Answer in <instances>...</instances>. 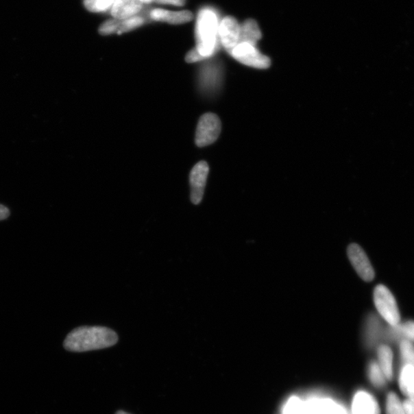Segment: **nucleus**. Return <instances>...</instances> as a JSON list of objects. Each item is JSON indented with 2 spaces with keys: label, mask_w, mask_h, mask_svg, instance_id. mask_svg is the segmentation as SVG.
Wrapping results in <instances>:
<instances>
[{
  "label": "nucleus",
  "mask_w": 414,
  "mask_h": 414,
  "mask_svg": "<svg viewBox=\"0 0 414 414\" xmlns=\"http://www.w3.org/2000/svg\"><path fill=\"white\" fill-rule=\"evenodd\" d=\"M119 341L113 330L100 326H83L71 332L64 341L67 351L85 352L112 347Z\"/></svg>",
  "instance_id": "obj_1"
},
{
  "label": "nucleus",
  "mask_w": 414,
  "mask_h": 414,
  "mask_svg": "<svg viewBox=\"0 0 414 414\" xmlns=\"http://www.w3.org/2000/svg\"><path fill=\"white\" fill-rule=\"evenodd\" d=\"M219 25L215 11L209 8L199 11L196 29V49L204 59H207L215 53L219 36Z\"/></svg>",
  "instance_id": "obj_2"
},
{
  "label": "nucleus",
  "mask_w": 414,
  "mask_h": 414,
  "mask_svg": "<svg viewBox=\"0 0 414 414\" xmlns=\"http://www.w3.org/2000/svg\"><path fill=\"white\" fill-rule=\"evenodd\" d=\"M374 301L379 315L391 327L400 324V315L391 291L383 284H378L374 292Z\"/></svg>",
  "instance_id": "obj_3"
},
{
  "label": "nucleus",
  "mask_w": 414,
  "mask_h": 414,
  "mask_svg": "<svg viewBox=\"0 0 414 414\" xmlns=\"http://www.w3.org/2000/svg\"><path fill=\"white\" fill-rule=\"evenodd\" d=\"M230 55L245 66L258 69H267L271 66L269 58L260 53L255 45L247 42L239 43Z\"/></svg>",
  "instance_id": "obj_4"
},
{
  "label": "nucleus",
  "mask_w": 414,
  "mask_h": 414,
  "mask_svg": "<svg viewBox=\"0 0 414 414\" xmlns=\"http://www.w3.org/2000/svg\"><path fill=\"white\" fill-rule=\"evenodd\" d=\"M221 132V121L218 116L206 113L200 118L196 132V145L204 147L215 143Z\"/></svg>",
  "instance_id": "obj_5"
},
{
  "label": "nucleus",
  "mask_w": 414,
  "mask_h": 414,
  "mask_svg": "<svg viewBox=\"0 0 414 414\" xmlns=\"http://www.w3.org/2000/svg\"><path fill=\"white\" fill-rule=\"evenodd\" d=\"M304 402V414H348L344 406L328 397L313 395Z\"/></svg>",
  "instance_id": "obj_6"
},
{
  "label": "nucleus",
  "mask_w": 414,
  "mask_h": 414,
  "mask_svg": "<svg viewBox=\"0 0 414 414\" xmlns=\"http://www.w3.org/2000/svg\"><path fill=\"white\" fill-rule=\"evenodd\" d=\"M348 256L361 279L365 282H372L375 276L374 271L365 251L358 245L352 244L348 249Z\"/></svg>",
  "instance_id": "obj_7"
},
{
  "label": "nucleus",
  "mask_w": 414,
  "mask_h": 414,
  "mask_svg": "<svg viewBox=\"0 0 414 414\" xmlns=\"http://www.w3.org/2000/svg\"><path fill=\"white\" fill-rule=\"evenodd\" d=\"M209 171V166L206 161H200V162L193 167L191 171L190 175L191 187V199L193 204L197 205L203 199Z\"/></svg>",
  "instance_id": "obj_8"
},
{
  "label": "nucleus",
  "mask_w": 414,
  "mask_h": 414,
  "mask_svg": "<svg viewBox=\"0 0 414 414\" xmlns=\"http://www.w3.org/2000/svg\"><path fill=\"white\" fill-rule=\"evenodd\" d=\"M218 35L223 47L230 53L241 42V25L234 17H225L219 23Z\"/></svg>",
  "instance_id": "obj_9"
},
{
  "label": "nucleus",
  "mask_w": 414,
  "mask_h": 414,
  "mask_svg": "<svg viewBox=\"0 0 414 414\" xmlns=\"http://www.w3.org/2000/svg\"><path fill=\"white\" fill-rule=\"evenodd\" d=\"M352 414H380L377 400L370 393L358 391L354 394L352 404Z\"/></svg>",
  "instance_id": "obj_10"
},
{
  "label": "nucleus",
  "mask_w": 414,
  "mask_h": 414,
  "mask_svg": "<svg viewBox=\"0 0 414 414\" xmlns=\"http://www.w3.org/2000/svg\"><path fill=\"white\" fill-rule=\"evenodd\" d=\"M150 17L154 21L166 22L173 25L186 23L193 19L192 12L188 10L171 12L161 9L152 10Z\"/></svg>",
  "instance_id": "obj_11"
},
{
  "label": "nucleus",
  "mask_w": 414,
  "mask_h": 414,
  "mask_svg": "<svg viewBox=\"0 0 414 414\" xmlns=\"http://www.w3.org/2000/svg\"><path fill=\"white\" fill-rule=\"evenodd\" d=\"M143 5L138 0H116L112 5V15L118 21H123L139 14Z\"/></svg>",
  "instance_id": "obj_12"
},
{
  "label": "nucleus",
  "mask_w": 414,
  "mask_h": 414,
  "mask_svg": "<svg viewBox=\"0 0 414 414\" xmlns=\"http://www.w3.org/2000/svg\"><path fill=\"white\" fill-rule=\"evenodd\" d=\"M261 38L260 29L254 19H248L241 27V42H247L256 47Z\"/></svg>",
  "instance_id": "obj_13"
},
{
  "label": "nucleus",
  "mask_w": 414,
  "mask_h": 414,
  "mask_svg": "<svg viewBox=\"0 0 414 414\" xmlns=\"http://www.w3.org/2000/svg\"><path fill=\"white\" fill-rule=\"evenodd\" d=\"M401 391L411 399H414V366L404 365L399 378Z\"/></svg>",
  "instance_id": "obj_14"
},
{
  "label": "nucleus",
  "mask_w": 414,
  "mask_h": 414,
  "mask_svg": "<svg viewBox=\"0 0 414 414\" xmlns=\"http://www.w3.org/2000/svg\"><path fill=\"white\" fill-rule=\"evenodd\" d=\"M378 365L387 380L393 378V352L387 345H380L378 349Z\"/></svg>",
  "instance_id": "obj_15"
},
{
  "label": "nucleus",
  "mask_w": 414,
  "mask_h": 414,
  "mask_svg": "<svg viewBox=\"0 0 414 414\" xmlns=\"http://www.w3.org/2000/svg\"><path fill=\"white\" fill-rule=\"evenodd\" d=\"M391 328V338L396 339L405 338L404 340L414 342V321H406L402 325L399 324L397 326Z\"/></svg>",
  "instance_id": "obj_16"
},
{
  "label": "nucleus",
  "mask_w": 414,
  "mask_h": 414,
  "mask_svg": "<svg viewBox=\"0 0 414 414\" xmlns=\"http://www.w3.org/2000/svg\"><path fill=\"white\" fill-rule=\"evenodd\" d=\"M381 335V324L376 317L372 315L368 319L366 328V341L372 346L378 341Z\"/></svg>",
  "instance_id": "obj_17"
},
{
  "label": "nucleus",
  "mask_w": 414,
  "mask_h": 414,
  "mask_svg": "<svg viewBox=\"0 0 414 414\" xmlns=\"http://www.w3.org/2000/svg\"><path fill=\"white\" fill-rule=\"evenodd\" d=\"M368 378L372 384L378 388H382L386 385V378L376 361H372L368 365Z\"/></svg>",
  "instance_id": "obj_18"
},
{
  "label": "nucleus",
  "mask_w": 414,
  "mask_h": 414,
  "mask_svg": "<svg viewBox=\"0 0 414 414\" xmlns=\"http://www.w3.org/2000/svg\"><path fill=\"white\" fill-rule=\"evenodd\" d=\"M304 400L297 396H291L284 404L282 414H304Z\"/></svg>",
  "instance_id": "obj_19"
},
{
  "label": "nucleus",
  "mask_w": 414,
  "mask_h": 414,
  "mask_svg": "<svg viewBox=\"0 0 414 414\" xmlns=\"http://www.w3.org/2000/svg\"><path fill=\"white\" fill-rule=\"evenodd\" d=\"M145 22V19L139 16H134L126 19H123V21H119L117 34H125V32H130L136 28H138L141 27Z\"/></svg>",
  "instance_id": "obj_20"
},
{
  "label": "nucleus",
  "mask_w": 414,
  "mask_h": 414,
  "mask_svg": "<svg viewBox=\"0 0 414 414\" xmlns=\"http://www.w3.org/2000/svg\"><path fill=\"white\" fill-rule=\"evenodd\" d=\"M387 414H406L403 403L394 393L388 394L386 400Z\"/></svg>",
  "instance_id": "obj_21"
},
{
  "label": "nucleus",
  "mask_w": 414,
  "mask_h": 414,
  "mask_svg": "<svg viewBox=\"0 0 414 414\" xmlns=\"http://www.w3.org/2000/svg\"><path fill=\"white\" fill-rule=\"evenodd\" d=\"M116 0H84L86 8L93 12L108 10L114 5Z\"/></svg>",
  "instance_id": "obj_22"
},
{
  "label": "nucleus",
  "mask_w": 414,
  "mask_h": 414,
  "mask_svg": "<svg viewBox=\"0 0 414 414\" xmlns=\"http://www.w3.org/2000/svg\"><path fill=\"white\" fill-rule=\"evenodd\" d=\"M400 352L401 358L404 362V365L414 366V345L413 343L406 340L401 341Z\"/></svg>",
  "instance_id": "obj_23"
},
{
  "label": "nucleus",
  "mask_w": 414,
  "mask_h": 414,
  "mask_svg": "<svg viewBox=\"0 0 414 414\" xmlns=\"http://www.w3.org/2000/svg\"><path fill=\"white\" fill-rule=\"evenodd\" d=\"M119 23V21L115 19L103 23L99 28L100 34L107 36L118 34Z\"/></svg>",
  "instance_id": "obj_24"
},
{
  "label": "nucleus",
  "mask_w": 414,
  "mask_h": 414,
  "mask_svg": "<svg viewBox=\"0 0 414 414\" xmlns=\"http://www.w3.org/2000/svg\"><path fill=\"white\" fill-rule=\"evenodd\" d=\"M203 60L204 58L199 54L196 48L191 50L186 56V61L188 63L197 62Z\"/></svg>",
  "instance_id": "obj_25"
},
{
  "label": "nucleus",
  "mask_w": 414,
  "mask_h": 414,
  "mask_svg": "<svg viewBox=\"0 0 414 414\" xmlns=\"http://www.w3.org/2000/svg\"><path fill=\"white\" fill-rule=\"evenodd\" d=\"M403 406L406 414H414V399H406L403 402Z\"/></svg>",
  "instance_id": "obj_26"
},
{
  "label": "nucleus",
  "mask_w": 414,
  "mask_h": 414,
  "mask_svg": "<svg viewBox=\"0 0 414 414\" xmlns=\"http://www.w3.org/2000/svg\"><path fill=\"white\" fill-rule=\"evenodd\" d=\"M154 2L161 4H170L176 6H183L186 0H153Z\"/></svg>",
  "instance_id": "obj_27"
},
{
  "label": "nucleus",
  "mask_w": 414,
  "mask_h": 414,
  "mask_svg": "<svg viewBox=\"0 0 414 414\" xmlns=\"http://www.w3.org/2000/svg\"><path fill=\"white\" fill-rule=\"evenodd\" d=\"M10 215V211L8 207L0 204V221L8 219Z\"/></svg>",
  "instance_id": "obj_28"
},
{
  "label": "nucleus",
  "mask_w": 414,
  "mask_h": 414,
  "mask_svg": "<svg viewBox=\"0 0 414 414\" xmlns=\"http://www.w3.org/2000/svg\"><path fill=\"white\" fill-rule=\"evenodd\" d=\"M142 3H151L153 2V0H138Z\"/></svg>",
  "instance_id": "obj_29"
},
{
  "label": "nucleus",
  "mask_w": 414,
  "mask_h": 414,
  "mask_svg": "<svg viewBox=\"0 0 414 414\" xmlns=\"http://www.w3.org/2000/svg\"><path fill=\"white\" fill-rule=\"evenodd\" d=\"M116 414H129V413H126L125 411H119V412L116 413Z\"/></svg>",
  "instance_id": "obj_30"
}]
</instances>
